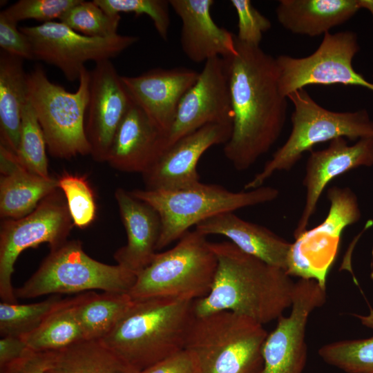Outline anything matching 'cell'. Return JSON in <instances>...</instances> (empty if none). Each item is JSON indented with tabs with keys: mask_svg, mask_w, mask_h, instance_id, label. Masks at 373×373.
Returning a JSON list of instances; mask_svg holds the SVG:
<instances>
[{
	"mask_svg": "<svg viewBox=\"0 0 373 373\" xmlns=\"http://www.w3.org/2000/svg\"><path fill=\"white\" fill-rule=\"evenodd\" d=\"M237 54L224 59L233 112L224 153L240 171L250 168L279 138L286 120L287 97L279 88L276 58L260 46L236 37Z\"/></svg>",
	"mask_w": 373,
	"mask_h": 373,
	"instance_id": "obj_1",
	"label": "cell"
},
{
	"mask_svg": "<svg viewBox=\"0 0 373 373\" xmlns=\"http://www.w3.org/2000/svg\"><path fill=\"white\" fill-rule=\"evenodd\" d=\"M217 268L209 293L194 300L195 317L229 311L264 325L291 307L295 282L281 268L238 248L230 241L211 242Z\"/></svg>",
	"mask_w": 373,
	"mask_h": 373,
	"instance_id": "obj_2",
	"label": "cell"
},
{
	"mask_svg": "<svg viewBox=\"0 0 373 373\" xmlns=\"http://www.w3.org/2000/svg\"><path fill=\"white\" fill-rule=\"evenodd\" d=\"M194 300L149 298L133 300L101 341L140 373L184 349L195 318Z\"/></svg>",
	"mask_w": 373,
	"mask_h": 373,
	"instance_id": "obj_3",
	"label": "cell"
},
{
	"mask_svg": "<svg viewBox=\"0 0 373 373\" xmlns=\"http://www.w3.org/2000/svg\"><path fill=\"white\" fill-rule=\"evenodd\" d=\"M267 332L243 315L222 311L194 318L184 349L195 356L200 373H262Z\"/></svg>",
	"mask_w": 373,
	"mask_h": 373,
	"instance_id": "obj_4",
	"label": "cell"
},
{
	"mask_svg": "<svg viewBox=\"0 0 373 373\" xmlns=\"http://www.w3.org/2000/svg\"><path fill=\"white\" fill-rule=\"evenodd\" d=\"M130 193L154 208L161 220L157 250L179 240L190 228L216 215L276 199L279 191L262 186L234 192L224 187L200 182L171 190L134 189Z\"/></svg>",
	"mask_w": 373,
	"mask_h": 373,
	"instance_id": "obj_5",
	"label": "cell"
},
{
	"mask_svg": "<svg viewBox=\"0 0 373 373\" xmlns=\"http://www.w3.org/2000/svg\"><path fill=\"white\" fill-rule=\"evenodd\" d=\"M294 105L291 130L285 142L278 148L262 170L245 186L251 190L263 186L274 173L289 171L306 151L317 144L343 137L352 141L373 136V120L365 109L336 112L319 105L305 88L287 96Z\"/></svg>",
	"mask_w": 373,
	"mask_h": 373,
	"instance_id": "obj_6",
	"label": "cell"
},
{
	"mask_svg": "<svg viewBox=\"0 0 373 373\" xmlns=\"http://www.w3.org/2000/svg\"><path fill=\"white\" fill-rule=\"evenodd\" d=\"M217 258L207 236L186 233L171 249L156 253L137 274L128 292L133 300L161 297L198 300L210 291Z\"/></svg>",
	"mask_w": 373,
	"mask_h": 373,
	"instance_id": "obj_7",
	"label": "cell"
},
{
	"mask_svg": "<svg viewBox=\"0 0 373 373\" xmlns=\"http://www.w3.org/2000/svg\"><path fill=\"white\" fill-rule=\"evenodd\" d=\"M90 71L82 70L75 92L50 81L41 66L28 74V99L44 135L47 149L55 157L90 155L85 133Z\"/></svg>",
	"mask_w": 373,
	"mask_h": 373,
	"instance_id": "obj_8",
	"label": "cell"
},
{
	"mask_svg": "<svg viewBox=\"0 0 373 373\" xmlns=\"http://www.w3.org/2000/svg\"><path fill=\"white\" fill-rule=\"evenodd\" d=\"M137 275L119 265H108L90 257L79 240H67L50 249L37 270L15 289L17 298L98 289L128 294Z\"/></svg>",
	"mask_w": 373,
	"mask_h": 373,
	"instance_id": "obj_9",
	"label": "cell"
},
{
	"mask_svg": "<svg viewBox=\"0 0 373 373\" xmlns=\"http://www.w3.org/2000/svg\"><path fill=\"white\" fill-rule=\"evenodd\" d=\"M74 226L66 199L58 189L28 215L19 219H3L0 229V298L17 303L12 285L19 256L28 248L48 243L50 249L66 241Z\"/></svg>",
	"mask_w": 373,
	"mask_h": 373,
	"instance_id": "obj_10",
	"label": "cell"
},
{
	"mask_svg": "<svg viewBox=\"0 0 373 373\" xmlns=\"http://www.w3.org/2000/svg\"><path fill=\"white\" fill-rule=\"evenodd\" d=\"M359 50L356 34L346 30L325 33L316 50L307 57L278 56L276 61L281 93L287 97L307 86L332 84L360 86L373 92V82L352 65Z\"/></svg>",
	"mask_w": 373,
	"mask_h": 373,
	"instance_id": "obj_11",
	"label": "cell"
},
{
	"mask_svg": "<svg viewBox=\"0 0 373 373\" xmlns=\"http://www.w3.org/2000/svg\"><path fill=\"white\" fill-rule=\"evenodd\" d=\"M327 198L330 207L327 217L319 225L295 238L287 269L291 276L314 279L325 287L327 274L336 256L342 233L361 216L358 198L350 188H329Z\"/></svg>",
	"mask_w": 373,
	"mask_h": 373,
	"instance_id": "obj_12",
	"label": "cell"
},
{
	"mask_svg": "<svg viewBox=\"0 0 373 373\" xmlns=\"http://www.w3.org/2000/svg\"><path fill=\"white\" fill-rule=\"evenodd\" d=\"M19 28L29 39L35 59L56 66L69 82L79 80L86 61L110 60L139 39L137 36L119 34L108 38L90 37L60 21Z\"/></svg>",
	"mask_w": 373,
	"mask_h": 373,
	"instance_id": "obj_13",
	"label": "cell"
},
{
	"mask_svg": "<svg viewBox=\"0 0 373 373\" xmlns=\"http://www.w3.org/2000/svg\"><path fill=\"white\" fill-rule=\"evenodd\" d=\"M326 301V289L314 279L295 282L291 312L278 318L262 347V373H303L307 361L306 326L311 313Z\"/></svg>",
	"mask_w": 373,
	"mask_h": 373,
	"instance_id": "obj_14",
	"label": "cell"
},
{
	"mask_svg": "<svg viewBox=\"0 0 373 373\" xmlns=\"http://www.w3.org/2000/svg\"><path fill=\"white\" fill-rule=\"evenodd\" d=\"M233 119L226 61L216 57L204 62L197 81L180 101L162 149L204 125L233 124Z\"/></svg>",
	"mask_w": 373,
	"mask_h": 373,
	"instance_id": "obj_15",
	"label": "cell"
},
{
	"mask_svg": "<svg viewBox=\"0 0 373 373\" xmlns=\"http://www.w3.org/2000/svg\"><path fill=\"white\" fill-rule=\"evenodd\" d=\"M232 127V124H208L162 149L142 173L145 189H177L199 182V160L211 146L225 144Z\"/></svg>",
	"mask_w": 373,
	"mask_h": 373,
	"instance_id": "obj_16",
	"label": "cell"
},
{
	"mask_svg": "<svg viewBox=\"0 0 373 373\" xmlns=\"http://www.w3.org/2000/svg\"><path fill=\"white\" fill-rule=\"evenodd\" d=\"M131 103L122 76L112 62L95 63L90 71L85 133L90 155L96 161L106 162L115 134Z\"/></svg>",
	"mask_w": 373,
	"mask_h": 373,
	"instance_id": "obj_17",
	"label": "cell"
},
{
	"mask_svg": "<svg viewBox=\"0 0 373 373\" xmlns=\"http://www.w3.org/2000/svg\"><path fill=\"white\" fill-rule=\"evenodd\" d=\"M373 166V136L358 140L350 145L347 139L337 137L323 150L311 151L306 162L303 184L305 202L294 235L296 238L307 230L324 189L336 177L361 166Z\"/></svg>",
	"mask_w": 373,
	"mask_h": 373,
	"instance_id": "obj_18",
	"label": "cell"
},
{
	"mask_svg": "<svg viewBox=\"0 0 373 373\" xmlns=\"http://www.w3.org/2000/svg\"><path fill=\"white\" fill-rule=\"evenodd\" d=\"M191 68H153L135 77L122 76L131 100L164 134L171 129L178 106L198 79Z\"/></svg>",
	"mask_w": 373,
	"mask_h": 373,
	"instance_id": "obj_19",
	"label": "cell"
},
{
	"mask_svg": "<svg viewBox=\"0 0 373 373\" xmlns=\"http://www.w3.org/2000/svg\"><path fill=\"white\" fill-rule=\"evenodd\" d=\"M182 21L180 44L189 59L201 63L237 54L236 36L218 26L211 15L213 0H169Z\"/></svg>",
	"mask_w": 373,
	"mask_h": 373,
	"instance_id": "obj_20",
	"label": "cell"
},
{
	"mask_svg": "<svg viewBox=\"0 0 373 373\" xmlns=\"http://www.w3.org/2000/svg\"><path fill=\"white\" fill-rule=\"evenodd\" d=\"M115 198L127 236V243L114 254L117 265L136 275L144 269L157 253L161 232V220L156 210L134 197L130 191L118 188Z\"/></svg>",
	"mask_w": 373,
	"mask_h": 373,
	"instance_id": "obj_21",
	"label": "cell"
},
{
	"mask_svg": "<svg viewBox=\"0 0 373 373\" xmlns=\"http://www.w3.org/2000/svg\"><path fill=\"white\" fill-rule=\"evenodd\" d=\"M164 134L132 103L112 141L106 162L119 171L140 173L163 148Z\"/></svg>",
	"mask_w": 373,
	"mask_h": 373,
	"instance_id": "obj_22",
	"label": "cell"
},
{
	"mask_svg": "<svg viewBox=\"0 0 373 373\" xmlns=\"http://www.w3.org/2000/svg\"><path fill=\"white\" fill-rule=\"evenodd\" d=\"M195 229L206 236H224L242 251L287 271L291 242L264 226L225 212L201 222Z\"/></svg>",
	"mask_w": 373,
	"mask_h": 373,
	"instance_id": "obj_23",
	"label": "cell"
},
{
	"mask_svg": "<svg viewBox=\"0 0 373 373\" xmlns=\"http://www.w3.org/2000/svg\"><path fill=\"white\" fill-rule=\"evenodd\" d=\"M0 216L19 219L33 211L46 196L57 190L58 180L26 169L16 154L0 144Z\"/></svg>",
	"mask_w": 373,
	"mask_h": 373,
	"instance_id": "obj_24",
	"label": "cell"
},
{
	"mask_svg": "<svg viewBox=\"0 0 373 373\" xmlns=\"http://www.w3.org/2000/svg\"><path fill=\"white\" fill-rule=\"evenodd\" d=\"M359 10L358 0H281L276 13L291 32L317 37L345 23Z\"/></svg>",
	"mask_w": 373,
	"mask_h": 373,
	"instance_id": "obj_25",
	"label": "cell"
},
{
	"mask_svg": "<svg viewBox=\"0 0 373 373\" xmlns=\"http://www.w3.org/2000/svg\"><path fill=\"white\" fill-rule=\"evenodd\" d=\"M28 101V74L23 59L1 51L0 55V144L17 155L22 113Z\"/></svg>",
	"mask_w": 373,
	"mask_h": 373,
	"instance_id": "obj_26",
	"label": "cell"
},
{
	"mask_svg": "<svg viewBox=\"0 0 373 373\" xmlns=\"http://www.w3.org/2000/svg\"><path fill=\"white\" fill-rule=\"evenodd\" d=\"M48 354V373H140L99 340H83Z\"/></svg>",
	"mask_w": 373,
	"mask_h": 373,
	"instance_id": "obj_27",
	"label": "cell"
},
{
	"mask_svg": "<svg viewBox=\"0 0 373 373\" xmlns=\"http://www.w3.org/2000/svg\"><path fill=\"white\" fill-rule=\"evenodd\" d=\"M133 300L127 293L87 291L74 297V309L85 340H101L115 326Z\"/></svg>",
	"mask_w": 373,
	"mask_h": 373,
	"instance_id": "obj_28",
	"label": "cell"
},
{
	"mask_svg": "<svg viewBox=\"0 0 373 373\" xmlns=\"http://www.w3.org/2000/svg\"><path fill=\"white\" fill-rule=\"evenodd\" d=\"M38 352H55L84 339L74 309V298L62 300L33 331L21 337Z\"/></svg>",
	"mask_w": 373,
	"mask_h": 373,
	"instance_id": "obj_29",
	"label": "cell"
},
{
	"mask_svg": "<svg viewBox=\"0 0 373 373\" xmlns=\"http://www.w3.org/2000/svg\"><path fill=\"white\" fill-rule=\"evenodd\" d=\"M61 300L55 294L44 300L30 303H0L1 337H22L36 329Z\"/></svg>",
	"mask_w": 373,
	"mask_h": 373,
	"instance_id": "obj_30",
	"label": "cell"
},
{
	"mask_svg": "<svg viewBox=\"0 0 373 373\" xmlns=\"http://www.w3.org/2000/svg\"><path fill=\"white\" fill-rule=\"evenodd\" d=\"M46 148L44 133L28 99L22 113L17 158L30 172L50 177Z\"/></svg>",
	"mask_w": 373,
	"mask_h": 373,
	"instance_id": "obj_31",
	"label": "cell"
},
{
	"mask_svg": "<svg viewBox=\"0 0 373 373\" xmlns=\"http://www.w3.org/2000/svg\"><path fill=\"white\" fill-rule=\"evenodd\" d=\"M318 355L346 373H373V335L325 344L318 350Z\"/></svg>",
	"mask_w": 373,
	"mask_h": 373,
	"instance_id": "obj_32",
	"label": "cell"
},
{
	"mask_svg": "<svg viewBox=\"0 0 373 373\" xmlns=\"http://www.w3.org/2000/svg\"><path fill=\"white\" fill-rule=\"evenodd\" d=\"M120 19V15H108L94 1L83 0L59 19L60 22L73 30L96 38H108L117 35Z\"/></svg>",
	"mask_w": 373,
	"mask_h": 373,
	"instance_id": "obj_33",
	"label": "cell"
},
{
	"mask_svg": "<svg viewBox=\"0 0 373 373\" xmlns=\"http://www.w3.org/2000/svg\"><path fill=\"white\" fill-rule=\"evenodd\" d=\"M57 180L73 224L79 229L86 228L95 219L97 212L95 193L86 176L64 173Z\"/></svg>",
	"mask_w": 373,
	"mask_h": 373,
	"instance_id": "obj_34",
	"label": "cell"
},
{
	"mask_svg": "<svg viewBox=\"0 0 373 373\" xmlns=\"http://www.w3.org/2000/svg\"><path fill=\"white\" fill-rule=\"evenodd\" d=\"M106 13L117 15L121 12H133L136 17L145 15L153 22L160 37L166 40L171 19L169 1L166 0H94Z\"/></svg>",
	"mask_w": 373,
	"mask_h": 373,
	"instance_id": "obj_35",
	"label": "cell"
},
{
	"mask_svg": "<svg viewBox=\"0 0 373 373\" xmlns=\"http://www.w3.org/2000/svg\"><path fill=\"white\" fill-rule=\"evenodd\" d=\"M82 0H19L1 12L9 20L18 23L35 19L47 23L60 17Z\"/></svg>",
	"mask_w": 373,
	"mask_h": 373,
	"instance_id": "obj_36",
	"label": "cell"
},
{
	"mask_svg": "<svg viewBox=\"0 0 373 373\" xmlns=\"http://www.w3.org/2000/svg\"><path fill=\"white\" fill-rule=\"evenodd\" d=\"M231 3L238 16L236 39L245 44L260 46L263 34L271 27L270 20L249 0H231Z\"/></svg>",
	"mask_w": 373,
	"mask_h": 373,
	"instance_id": "obj_37",
	"label": "cell"
},
{
	"mask_svg": "<svg viewBox=\"0 0 373 373\" xmlns=\"http://www.w3.org/2000/svg\"><path fill=\"white\" fill-rule=\"evenodd\" d=\"M15 23L0 13V47L3 52L22 59H35L28 37Z\"/></svg>",
	"mask_w": 373,
	"mask_h": 373,
	"instance_id": "obj_38",
	"label": "cell"
},
{
	"mask_svg": "<svg viewBox=\"0 0 373 373\" xmlns=\"http://www.w3.org/2000/svg\"><path fill=\"white\" fill-rule=\"evenodd\" d=\"M140 373H200L193 354L184 349L157 362Z\"/></svg>",
	"mask_w": 373,
	"mask_h": 373,
	"instance_id": "obj_39",
	"label": "cell"
},
{
	"mask_svg": "<svg viewBox=\"0 0 373 373\" xmlns=\"http://www.w3.org/2000/svg\"><path fill=\"white\" fill-rule=\"evenodd\" d=\"M48 352L30 351L21 358L0 369V373H48Z\"/></svg>",
	"mask_w": 373,
	"mask_h": 373,
	"instance_id": "obj_40",
	"label": "cell"
},
{
	"mask_svg": "<svg viewBox=\"0 0 373 373\" xmlns=\"http://www.w3.org/2000/svg\"><path fill=\"white\" fill-rule=\"evenodd\" d=\"M32 351L21 337L6 336L0 339V369L21 358Z\"/></svg>",
	"mask_w": 373,
	"mask_h": 373,
	"instance_id": "obj_41",
	"label": "cell"
},
{
	"mask_svg": "<svg viewBox=\"0 0 373 373\" xmlns=\"http://www.w3.org/2000/svg\"><path fill=\"white\" fill-rule=\"evenodd\" d=\"M358 3L360 9H365L371 13L373 22V0H358Z\"/></svg>",
	"mask_w": 373,
	"mask_h": 373,
	"instance_id": "obj_42",
	"label": "cell"
}]
</instances>
